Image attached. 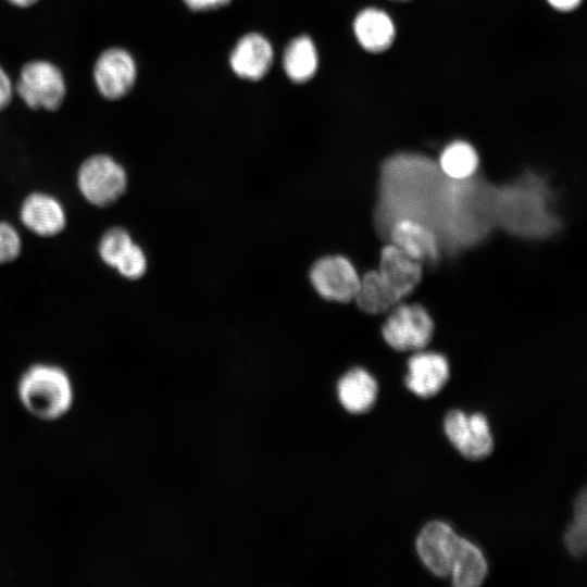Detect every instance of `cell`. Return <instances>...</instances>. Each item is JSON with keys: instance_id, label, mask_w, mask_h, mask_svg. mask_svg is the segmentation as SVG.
<instances>
[{"instance_id": "3957f363", "label": "cell", "mask_w": 587, "mask_h": 587, "mask_svg": "<svg viewBox=\"0 0 587 587\" xmlns=\"http://www.w3.org/2000/svg\"><path fill=\"white\" fill-rule=\"evenodd\" d=\"M76 184L87 202L105 208L116 202L127 187V174L123 165L109 153L90 154L80 163Z\"/></svg>"}, {"instance_id": "44dd1931", "label": "cell", "mask_w": 587, "mask_h": 587, "mask_svg": "<svg viewBox=\"0 0 587 587\" xmlns=\"http://www.w3.org/2000/svg\"><path fill=\"white\" fill-rule=\"evenodd\" d=\"M586 526H587V497L584 489L575 503V514L573 523L565 533V545L567 550L576 558H580L586 552Z\"/></svg>"}, {"instance_id": "484cf974", "label": "cell", "mask_w": 587, "mask_h": 587, "mask_svg": "<svg viewBox=\"0 0 587 587\" xmlns=\"http://www.w3.org/2000/svg\"><path fill=\"white\" fill-rule=\"evenodd\" d=\"M548 2L559 11H571L579 4L580 0H548Z\"/></svg>"}, {"instance_id": "9a60e30c", "label": "cell", "mask_w": 587, "mask_h": 587, "mask_svg": "<svg viewBox=\"0 0 587 587\" xmlns=\"http://www.w3.org/2000/svg\"><path fill=\"white\" fill-rule=\"evenodd\" d=\"M357 40L370 52H382L390 47L395 38V25L389 15L375 8L359 12L353 22Z\"/></svg>"}, {"instance_id": "277c9868", "label": "cell", "mask_w": 587, "mask_h": 587, "mask_svg": "<svg viewBox=\"0 0 587 587\" xmlns=\"http://www.w3.org/2000/svg\"><path fill=\"white\" fill-rule=\"evenodd\" d=\"M91 79L97 93L105 101H120L135 88L138 64L125 47L113 45L102 49L91 67Z\"/></svg>"}, {"instance_id": "7402d4cb", "label": "cell", "mask_w": 587, "mask_h": 587, "mask_svg": "<svg viewBox=\"0 0 587 587\" xmlns=\"http://www.w3.org/2000/svg\"><path fill=\"white\" fill-rule=\"evenodd\" d=\"M114 268L124 278L132 280L140 278L147 270V258L143 250L134 242Z\"/></svg>"}, {"instance_id": "7a4b0ae2", "label": "cell", "mask_w": 587, "mask_h": 587, "mask_svg": "<svg viewBox=\"0 0 587 587\" xmlns=\"http://www.w3.org/2000/svg\"><path fill=\"white\" fill-rule=\"evenodd\" d=\"M14 92L27 109L53 113L59 111L66 100V75L54 61L34 58L20 67L14 80Z\"/></svg>"}, {"instance_id": "603a6c76", "label": "cell", "mask_w": 587, "mask_h": 587, "mask_svg": "<svg viewBox=\"0 0 587 587\" xmlns=\"http://www.w3.org/2000/svg\"><path fill=\"white\" fill-rule=\"evenodd\" d=\"M21 250L22 240L17 229L10 223L0 221V264L14 261Z\"/></svg>"}, {"instance_id": "4316f807", "label": "cell", "mask_w": 587, "mask_h": 587, "mask_svg": "<svg viewBox=\"0 0 587 587\" xmlns=\"http://www.w3.org/2000/svg\"><path fill=\"white\" fill-rule=\"evenodd\" d=\"M4 1L16 9L26 10L36 5L40 0H4Z\"/></svg>"}, {"instance_id": "ac0fdd59", "label": "cell", "mask_w": 587, "mask_h": 587, "mask_svg": "<svg viewBox=\"0 0 587 587\" xmlns=\"http://www.w3.org/2000/svg\"><path fill=\"white\" fill-rule=\"evenodd\" d=\"M354 300L369 314L385 313L400 301L377 271H370L360 278Z\"/></svg>"}, {"instance_id": "cb8c5ba5", "label": "cell", "mask_w": 587, "mask_h": 587, "mask_svg": "<svg viewBox=\"0 0 587 587\" xmlns=\"http://www.w3.org/2000/svg\"><path fill=\"white\" fill-rule=\"evenodd\" d=\"M15 98L14 80L0 63V113L5 111Z\"/></svg>"}, {"instance_id": "30bf717a", "label": "cell", "mask_w": 587, "mask_h": 587, "mask_svg": "<svg viewBox=\"0 0 587 587\" xmlns=\"http://www.w3.org/2000/svg\"><path fill=\"white\" fill-rule=\"evenodd\" d=\"M23 225L40 237H54L66 226V212L54 196L34 191L25 197L20 209Z\"/></svg>"}, {"instance_id": "7c38bea8", "label": "cell", "mask_w": 587, "mask_h": 587, "mask_svg": "<svg viewBox=\"0 0 587 587\" xmlns=\"http://www.w3.org/2000/svg\"><path fill=\"white\" fill-rule=\"evenodd\" d=\"M407 387L416 396L429 398L437 395L449 378L447 359L437 352H417L408 361Z\"/></svg>"}, {"instance_id": "ba28073f", "label": "cell", "mask_w": 587, "mask_h": 587, "mask_svg": "<svg viewBox=\"0 0 587 587\" xmlns=\"http://www.w3.org/2000/svg\"><path fill=\"white\" fill-rule=\"evenodd\" d=\"M460 536L440 521L427 523L416 539V550L424 565L436 576H450Z\"/></svg>"}, {"instance_id": "ffe728a7", "label": "cell", "mask_w": 587, "mask_h": 587, "mask_svg": "<svg viewBox=\"0 0 587 587\" xmlns=\"http://www.w3.org/2000/svg\"><path fill=\"white\" fill-rule=\"evenodd\" d=\"M133 243L128 230L120 226L111 227L102 234L99 240L98 254L100 260L114 268Z\"/></svg>"}, {"instance_id": "d4e9b609", "label": "cell", "mask_w": 587, "mask_h": 587, "mask_svg": "<svg viewBox=\"0 0 587 587\" xmlns=\"http://www.w3.org/2000/svg\"><path fill=\"white\" fill-rule=\"evenodd\" d=\"M183 2L191 11L202 12L227 5L230 0H183Z\"/></svg>"}, {"instance_id": "2e32d148", "label": "cell", "mask_w": 587, "mask_h": 587, "mask_svg": "<svg viewBox=\"0 0 587 587\" xmlns=\"http://www.w3.org/2000/svg\"><path fill=\"white\" fill-rule=\"evenodd\" d=\"M377 391L375 378L361 367L347 372L337 384L339 401L351 413L369 411L375 403Z\"/></svg>"}, {"instance_id": "4fadbf2b", "label": "cell", "mask_w": 587, "mask_h": 587, "mask_svg": "<svg viewBox=\"0 0 587 587\" xmlns=\"http://www.w3.org/2000/svg\"><path fill=\"white\" fill-rule=\"evenodd\" d=\"M389 235L391 243L421 263L433 262L438 257L436 236L422 222L400 218L391 225Z\"/></svg>"}, {"instance_id": "5bb4252c", "label": "cell", "mask_w": 587, "mask_h": 587, "mask_svg": "<svg viewBox=\"0 0 587 587\" xmlns=\"http://www.w3.org/2000/svg\"><path fill=\"white\" fill-rule=\"evenodd\" d=\"M319 51L309 35H299L289 40L282 55V66L288 79L295 84L310 82L317 73Z\"/></svg>"}, {"instance_id": "9c48e42d", "label": "cell", "mask_w": 587, "mask_h": 587, "mask_svg": "<svg viewBox=\"0 0 587 587\" xmlns=\"http://www.w3.org/2000/svg\"><path fill=\"white\" fill-rule=\"evenodd\" d=\"M274 60L271 41L262 34L251 32L242 35L229 53L233 73L245 80L258 82L270 71Z\"/></svg>"}, {"instance_id": "6da1fadb", "label": "cell", "mask_w": 587, "mask_h": 587, "mask_svg": "<svg viewBox=\"0 0 587 587\" xmlns=\"http://www.w3.org/2000/svg\"><path fill=\"white\" fill-rule=\"evenodd\" d=\"M16 397L23 409L42 422H57L75 404V386L68 372L50 362L27 366L16 383Z\"/></svg>"}, {"instance_id": "52a82bcc", "label": "cell", "mask_w": 587, "mask_h": 587, "mask_svg": "<svg viewBox=\"0 0 587 587\" xmlns=\"http://www.w3.org/2000/svg\"><path fill=\"white\" fill-rule=\"evenodd\" d=\"M444 428L450 442L467 459H484L492 451V436L482 413L467 416L460 410H451L445 417Z\"/></svg>"}, {"instance_id": "d6986e66", "label": "cell", "mask_w": 587, "mask_h": 587, "mask_svg": "<svg viewBox=\"0 0 587 587\" xmlns=\"http://www.w3.org/2000/svg\"><path fill=\"white\" fill-rule=\"evenodd\" d=\"M478 155L465 141H453L445 147L439 157L441 172L452 179H465L477 170Z\"/></svg>"}, {"instance_id": "e0dca14e", "label": "cell", "mask_w": 587, "mask_h": 587, "mask_svg": "<svg viewBox=\"0 0 587 587\" xmlns=\"http://www.w3.org/2000/svg\"><path fill=\"white\" fill-rule=\"evenodd\" d=\"M487 562L483 552L471 541L460 538L450 577L455 587H477L487 575Z\"/></svg>"}, {"instance_id": "83f0119b", "label": "cell", "mask_w": 587, "mask_h": 587, "mask_svg": "<svg viewBox=\"0 0 587 587\" xmlns=\"http://www.w3.org/2000/svg\"><path fill=\"white\" fill-rule=\"evenodd\" d=\"M396 1H407V0H396Z\"/></svg>"}, {"instance_id": "8fae6325", "label": "cell", "mask_w": 587, "mask_h": 587, "mask_svg": "<svg viewBox=\"0 0 587 587\" xmlns=\"http://www.w3.org/2000/svg\"><path fill=\"white\" fill-rule=\"evenodd\" d=\"M377 272L401 300L413 291L420 283L422 263L390 242L380 251Z\"/></svg>"}, {"instance_id": "8992f818", "label": "cell", "mask_w": 587, "mask_h": 587, "mask_svg": "<svg viewBox=\"0 0 587 587\" xmlns=\"http://www.w3.org/2000/svg\"><path fill=\"white\" fill-rule=\"evenodd\" d=\"M360 278L354 265L342 255L323 257L310 270V280L316 292L336 302L354 300Z\"/></svg>"}, {"instance_id": "5b68a950", "label": "cell", "mask_w": 587, "mask_h": 587, "mask_svg": "<svg viewBox=\"0 0 587 587\" xmlns=\"http://www.w3.org/2000/svg\"><path fill=\"white\" fill-rule=\"evenodd\" d=\"M434 324L419 304L395 305L382 327L385 341L398 351H414L430 341Z\"/></svg>"}]
</instances>
